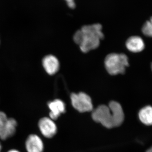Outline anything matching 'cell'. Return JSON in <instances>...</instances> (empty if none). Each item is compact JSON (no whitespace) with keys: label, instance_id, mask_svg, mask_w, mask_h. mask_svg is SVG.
Wrapping results in <instances>:
<instances>
[{"label":"cell","instance_id":"1","mask_svg":"<svg viewBox=\"0 0 152 152\" xmlns=\"http://www.w3.org/2000/svg\"><path fill=\"white\" fill-rule=\"evenodd\" d=\"M92 117L95 121L109 129L119 126L124 119L121 106L115 101L111 102L109 106H99L93 112Z\"/></svg>","mask_w":152,"mask_h":152},{"label":"cell","instance_id":"2","mask_svg":"<svg viewBox=\"0 0 152 152\" xmlns=\"http://www.w3.org/2000/svg\"><path fill=\"white\" fill-rule=\"evenodd\" d=\"M104 37L102 26L99 24H95L83 26L75 34L74 40L79 45L82 51L86 53L98 48Z\"/></svg>","mask_w":152,"mask_h":152},{"label":"cell","instance_id":"3","mask_svg":"<svg viewBox=\"0 0 152 152\" xmlns=\"http://www.w3.org/2000/svg\"><path fill=\"white\" fill-rule=\"evenodd\" d=\"M104 63L108 72L114 75L124 73L129 64L128 57L124 54H110L106 57Z\"/></svg>","mask_w":152,"mask_h":152},{"label":"cell","instance_id":"4","mask_svg":"<svg viewBox=\"0 0 152 152\" xmlns=\"http://www.w3.org/2000/svg\"><path fill=\"white\" fill-rule=\"evenodd\" d=\"M71 101L74 108L80 113L92 110L93 106L91 99L88 95L84 93L72 94Z\"/></svg>","mask_w":152,"mask_h":152},{"label":"cell","instance_id":"5","mask_svg":"<svg viewBox=\"0 0 152 152\" xmlns=\"http://www.w3.org/2000/svg\"><path fill=\"white\" fill-rule=\"evenodd\" d=\"M37 126L41 134L46 138H52L56 134V125L54 121L49 117L41 118L38 121Z\"/></svg>","mask_w":152,"mask_h":152},{"label":"cell","instance_id":"6","mask_svg":"<svg viewBox=\"0 0 152 152\" xmlns=\"http://www.w3.org/2000/svg\"><path fill=\"white\" fill-rule=\"evenodd\" d=\"M25 148L26 152H44L45 145L42 138L37 134L32 133L26 138Z\"/></svg>","mask_w":152,"mask_h":152},{"label":"cell","instance_id":"7","mask_svg":"<svg viewBox=\"0 0 152 152\" xmlns=\"http://www.w3.org/2000/svg\"><path fill=\"white\" fill-rule=\"evenodd\" d=\"M50 110L49 118L54 121L57 120L61 114L65 111V105L64 102L61 100L55 99L48 103Z\"/></svg>","mask_w":152,"mask_h":152},{"label":"cell","instance_id":"8","mask_svg":"<svg viewBox=\"0 0 152 152\" xmlns=\"http://www.w3.org/2000/svg\"><path fill=\"white\" fill-rule=\"evenodd\" d=\"M42 65L44 69L49 75H53L59 69L58 60L53 55H48L44 58Z\"/></svg>","mask_w":152,"mask_h":152},{"label":"cell","instance_id":"9","mask_svg":"<svg viewBox=\"0 0 152 152\" xmlns=\"http://www.w3.org/2000/svg\"><path fill=\"white\" fill-rule=\"evenodd\" d=\"M126 46L129 50L133 53H138L145 48L143 40L140 37L133 36L128 39L126 42Z\"/></svg>","mask_w":152,"mask_h":152},{"label":"cell","instance_id":"10","mask_svg":"<svg viewBox=\"0 0 152 152\" xmlns=\"http://www.w3.org/2000/svg\"><path fill=\"white\" fill-rule=\"evenodd\" d=\"M139 118L144 124L152 125V107L147 106L142 108L139 113Z\"/></svg>","mask_w":152,"mask_h":152},{"label":"cell","instance_id":"11","mask_svg":"<svg viewBox=\"0 0 152 152\" xmlns=\"http://www.w3.org/2000/svg\"><path fill=\"white\" fill-rule=\"evenodd\" d=\"M9 117L5 112L0 110V140H7L6 130Z\"/></svg>","mask_w":152,"mask_h":152},{"label":"cell","instance_id":"12","mask_svg":"<svg viewBox=\"0 0 152 152\" xmlns=\"http://www.w3.org/2000/svg\"><path fill=\"white\" fill-rule=\"evenodd\" d=\"M18 123L17 120L13 118H9L6 130L7 140L15 135L17 132Z\"/></svg>","mask_w":152,"mask_h":152},{"label":"cell","instance_id":"13","mask_svg":"<svg viewBox=\"0 0 152 152\" xmlns=\"http://www.w3.org/2000/svg\"><path fill=\"white\" fill-rule=\"evenodd\" d=\"M142 31L145 35L152 37V17L144 24Z\"/></svg>","mask_w":152,"mask_h":152},{"label":"cell","instance_id":"14","mask_svg":"<svg viewBox=\"0 0 152 152\" xmlns=\"http://www.w3.org/2000/svg\"><path fill=\"white\" fill-rule=\"evenodd\" d=\"M67 4L69 7L72 9L75 8V4L74 2V1H72L68 2H67Z\"/></svg>","mask_w":152,"mask_h":152},{"label":"cell","instance_id":"15","mask_svg":"<svg viewBox=\"0 0 152 152\" xmlns=\"http://www.w3.org/2000/svg\"><path fill=\"white\" fill-rule=\"evenodd\" d=\"M7 152H21L19 150L15 148H12L9 150Z\"/></svg>","mask_w":152,"mask_h":152},{"label":"cell","instance_id":"16","mask_svg":"<svg viewBox=\"0 0 152 152\" xmlns=\"http://www.w3.org/2000/svg\"><path fill=\"white\" fill-rule=\"evenodd\" d=\"M2 145L0 141V152H2Z\"/></svg>","mask_w":152,"mask_h":152},{"label":"cell","instance_id":"17","mask_svg":"<svg viewBox=\"0 0 152 152\" xmlns=\"http://www.w3.org/2000/svg\"><path fill=\"white\" fill-rule=\"evenodd\" d=\"M146 152H152V146Z\"/></svg>","mask_w":152,"mask_h":152},{"label":"cell","instance_id":"18","mask_svg":"<svg viewBox=\"0 0 152 152\" xmlns=\"http://www.w3.org/2000/svg\"><path fill=\"white\" fill-rule=\"evenodd\" d=\"M66 1L67 2H68L72 1H74V0H66Z\"/></svg>","mask_w":152,"mask_h":152},{"label":"cell","instance_id":"19","mask_svg":"<svg viewBox=\"0 0 152 152\" xmlns=\"http://www.w3.org/2000/svg\"><path fill=\"white\" fill-rule=\"evenodd\" d=\"M151 68H152V66H151Z\"/></svg>","mask_w":152,"mask_h":152}]
</instances>
